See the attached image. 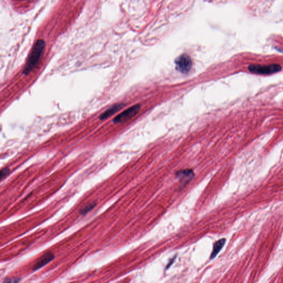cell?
I'll use <instances>...</instances> for the list:
<instances>
[{"label": "cell", "mask_w": 283, "mask_h": 283, "mask_svg": "<svg viewBox=\"0 0 283 283\" xmlns=\"http://www.w3.org/2000/svg\"><path fill=\"white\" fill-rule=\"evenodd\" d=\"M55 258V256L52 252H49L45 253L44 255L41 257L37 261L36 264L34 265L32 268L33 271H36L44 267L45 265L48 264L49 262L53 261Z\"/></svg>", "instance_id": "5b68a950"}, {"label": "cell", "mask_w": 283, "mask_h": 283, "mask_svg": "<svg viewBox=\"0 0 283 283\" xmlns=\"http://www.w3.org/2000/svg\"><path fill=\"white\" fill-rule=\"evenodd\" d=\"M45 47V43L41 40H38L34 45L29 57L28 59L27 63L25 67L23 73L27 74L29 73L33 68L38 63L40 58L43 52Z\"/></svg>", "instance_id": "6da1fadb"}, {"label": "cell", "mask_w": 283, "mask_h": 283, "mask_svg": "<svg viewBox=\"0 0 283 283\" xmlns=\"http://www.w3.org/2000/svg\"><path fill=\"white\" fill-rule=\"evenodd\" d=\"M226 239L225 238H222V239H220L217 241V242L214 243L213 247V250L210 256V259L214 258L216 256H217L218 253L220 252V250L223 247L225 244Z\"/></svg>", "instance_id": "ba28073f"}, {"label": "cell", "mask_w": 283, "mask_h": 283, "mask_svg": "<svg viewBox=\"0 0 283 283\" xmlns=\"http://www.w3.org/2000/svg\"><path fill=\"white\" fill-rule=\"evenodd\" d=\"M96 204L97 203L96 202H92V203L87 205L84 207L80 209L79 211L80 214L82 215H85L87 213H88V212L90 211L91 210L94 209V207L96 206Z\"/></svg>", "instance_id": "9c48e42d"}, {"label": "cell", "mask_w": 283, "mask_h": 283, "mask_svg": "<svg viewBox=\"0 0 283 283\" xmlns=\"http://www.w3.org/2000/svg\"><path fill=\"white\" fill-rule=\"evenodd\" d=\"M124 104H116L113 105V106L108 109L107 111H106L104 113H102L101 115L100 116V118L101 120H104L106 118L109 117L111 116L113 114L115 113L116 112L120 110L121 108L124 107Z\"/></svg>", "instance_id": "52a82bcc"}, {"label": "cell", "mask_w": 283, "mask_h": 283, "mask_svg": "<svg viewBox=\"0 0 283 283\" xmlns=\"http://www.w3.org/2000/svg\"><path fill=\"white\" fill-rule=\"evenodd\" d=\"M175 63L176 70L183 74H187L192 68V61L187 54L179 56L176 58Z\"/></svg>", "instance_id": "3957f363"}, {"label": "cell", "mask_w": 283, "mask_h": 283, "mask_svg": "<svg viewBox=\"0 0 283 283\" xmlns=\"http://www.w3.org/2000/svg\"><path fill=\"white\" fill-rule=\"evenodd\" d=\"M9 172H10V169L8 168L3 169L1 171H0V180H1L5 176L7 175Z\"/></svg>", "instance_id": "30bf717a"}, {"label": "cell", "mask_w": 283, "mask_h": 283, "mask_svg": "<svg viewBox=\"0 0 283 283\" xmlns=\"http://www.w3.org/2000/svg\"><path fill=\"white\" fill-rule=\"evenodd\" d=\"M176 176L182 183V185L185 186L194 178L195 174L192 170L187 169L177 171Z\"/></svg>", "instance_id": "8992f818"}, {"label": "cell", "mask_w": 283, "mask_h": 283, "mask_svg": "<svg viewBox=\"0 0 283 283\" xmlns=\"http://www.w3.org/2000/svg\"><path fill=\"white\" fill-rule=\"evenodd\" d=\"M19 281H20L19 279H12V281H11V279H9L8 280H6L5 281V282H18Z\"/></svg>", "instance_id": "8fae6325"}, {"label": "cell", "mask_w": 283, "mask_h": 283, "mask_svg": "<svg viewBox=\"0 0 283 283\" xmlns=\"http://www.w3.org/2000/svg\"><path fill=\"white\" fill-rule=\"evenodd\" d=\"M248 69L250 72L256 74L270 75L281 72V66L277 64L268 65L252 64L248 66Z\"/></svg>", "instance_id": "7a4b0ae2"}, {"label": "cell", "mask_w": 283, "mask_h": 283, "mask_svg": "<svg viewBox=\"0 0 283 283\" xmlns=\"http://www.w3.org/2000/svg\"><path fill=\"white\" fill-rule=\"evenodd\" d=\"M140 104H136L129 108L124 111V112L119 114L113 120V122L116 124L122 123L129 120V119L133 117L136 115L140 110Z\"/></svg>", "instance_id": "277c9868"}]
</instances>
